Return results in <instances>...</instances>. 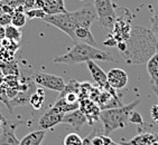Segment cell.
Returning <instances> with one entry per match:
<instances>
[{
  "label": "cell",
  "instance_id": "1",
  "mask_svg": "<svg viewBox=\"0 0 158 145\" xmlns=\"http://www.w3.org/2000/svg\"><path fill=\"white\" fill-rule=\"evenodd\" d=\"M157 50L158 40L154 33L148 28L132 26L121 56L128 65H140L147 63Z\"/></svg>",
  "mask_w": 158,
  "mask_h": 145
},
{
  "label": "cell",
  "instance_id": "2",
  "mask_svg": "<svg viewBox=\"0 0 158 145\" xmlns=\"http://www.w3.org/2000/svg\"><path fill=\"white\" fill-rule=\"evenodd\" d=\"M98 19L97 11L94 6L91 3H86L82 8L75 11H66L56 15H45L42 19L47 24L58 28L60 30L65 33L71 39L75 41L74 31L77 28H89Z\"/></svg>",
  "mask_w": 158,
  "mask_h": 145
},
{
  "label": "cell",
  "instance_id": "3",
  "mask_svg": "<svg viewBox=\"0 0 158 145\" xmlns=\"http://www.w3.org/2000/svg\"><path fill=\"white\" fill-rule=\"evenodd\" d=\"M89 61H116V59L109 53L101 49L86 45L83 42H76L75 45L66 54L54 58V63L74 65L79 63H86Z\"/></svg>",
  "mask_w": 158,
  "mask_h": 145
},
{
  "label": "cell",
  "instance_id": "4",
  "mask_svg": "<svg viewBox=\"0 0 158 145\" xmlns=\"http://www.w3.org/2000/svg\"><path fill=\"white\" fill-rule=\"evenodd\" d=\"M140 102H141L140 100H136L128 105H123L121 107L101 111L100 121L102 123L103 135L109 136L114 131L123 128L129 121L131 112H134V109L139 105Z\"/></svg>",
  "mask_w": 158,
  "mask_h": 145
},
{
  "label": "cell",
  "instance_id": "5",
  "mask_svg": "<svg viewBox=\"0 0 158 145\" xmlns=\"http://www.w3.org/2000/svg\"><path fill=\"white\" fill-rule=\"evenodd\" d=\"M94 9L97 11L98 20L101 27L111 31L116 22L117 14L111 0H94Z\"/></svg>",
  "mask_w": 158,
  "mask_h": 145
},
{
  "label": "cell",
  "instance_id": "6",
  "mask_svg": "<svg viewBox=\"0 0 158 145\" xmlns=\"http://www.w3.org/2000/svg\"><path fill=\"white\" fill-rule=\"evenodd\" d=\"M31 78H33L34 83L40 87L47 88V89L53 92H58V93H61L63 91L64 86L66 84L62 77L53 75V74H48V72H34Z\"/></svg>",
  "mask_w": 158,
  "mask_h": 145
},
{
  "label": "cell",
  "instance_id": "7",
  "mask_svg": "<svg viewBox=\"0 0 158 145\" xmlns=\"http://www.w3.org/2000/svg\"><path fill=\"white\" fill-rule=\"evenodd\" d=\"M131 20L128 19L126 16L117 17L116 22L113 25V28L111 30V36L117 40V42L126 41L129 38L131 31Z\"/></svg>",
  "mask_w": 158,
  "mask_h": 145
},
{
  "label": "cell",
  "instance_id": "8",
  "mask_svg": "<svg viewBox=\"0 0 158 145\" xmlns=\"http://www.w3.org/2000/svg\"><path fill=\"white\" fill-rule=\"evenodd\" d=\"M64 115L61 112H58L55 107H51L46 111L44 114L42 115L38 120V126H40V130L46 131L49 130V128H53L56 125L61 124L62 120H63Z\"/></svg>",
  "mask_w": 158,
  "mask_h": 145
},
{
  "label": "cell",
  "instance_id": "9",
  "mask_svg": "<svg viewBox=\"0 0 158 145\" xmlns=\"http://www.w3.org/2000/svg\"><path fill=\"white\" fill-rule=\"evenodd\" d=\"M79 109L84 114V116L86 117L89 125H93L95 122H98L100 120V113L101 109L99 107L95 102L91 100H80V107Z\"/></svg>",
  "mask_w": 158,
  "mask_h": 145
},
{
  "label": "cell",
  "instance_id": "10",
  "mask_svg": "<svg viewBox=\"0 0 158 145\" xmlns=\"http://www.w3.org/2000/svg\"><path fill=\"white\" fill-rule=\"evenodd\" d=\"M16 124H11L5 118L0 128V145H19V141L15 133Z\"/></svg>",
  "mask_w": 158,
  "mask_h": 145
},
{
  "label": "cell",
  "instance_id": "11",
  "mask_svg": "<svg viewBox=\"0 0 158 145\" xmlns=\"http://www.w3.org/2000/svg\"><path fill=\"white\" fill-rule=\"evenodd\" d=\"M106 82L116 91L122 89L128 84V74L121 68H112L106 72Z\"/></svg>",
  "mask_w": 158,
  "mask_h": 145
},
{
  "label": "cell",
  "instance_id": "12",
  "mask_svg": "<svg viewBox=\"0 0 158 145\" xmlns=\"http://www.w3.org/2000/svg\"><path fill=\"white\" fill-rule=\"evenodd\" d=\"M62 123L71 125L75 131H80L83 125L88 123V121H86V117L84 116V114L80 109H76V111H73V112L64 115Z\"/></svg>",
  "mask_w": 158,
  "mask_h": 145
},
{
  "label": "cell",
  "instance_id": "13",
  "mask_svg": "<svg viewBox=\"0 0 158 145\" xmlns=\"http://www.w3.org/2000/svg\"><path fill=\"white\" fill-rule=\"evenodd\" d=\"M86 66L88 69L91 74L92 78L95 82L98 87H102L104 84H106V72L101 68L94 61H86Z\"/></svg>",
  "mask_w": 158,
  "mask_h": 145
},
{
  "label": "cell",
  "instance_id": "14",
  "mask_svg": "<svg viewBox=\"0 0 158 145\" xmlns=\"http://www.w3.org/2000/svg\"><path fill=\"white\" fill-rule=\"evenodd\" d=\"M158 141V134L149 133V132H143L134 136L128 142L121 143L122 145H150L154 142Z\"/></svg>",
  "mask_w": 158,
  "mask_h": 145
},
{
  "label": "cell",
  "instance_id": "15",
  "mask_svg": "<svg viewBox=\"0 0 158 145\" xmlns=\"http://www.w3.org/2000/svg\"><path fill=\"white\" fill-rule=\"evenodd\" d=\"M42 9L46 15H56L67 11L63 0H43Z\"/></svg>",
  "mask_w": 158,
  "mask_h": 145
},
{
  "label": "cell",
  "instance_id": "16",
  "mask_svg": "<svg viewBox=\"0 0 158 145\" xmlns=\"http://www.w3.org/2000/svg\"><path fill=\"white\" fill-rule=\"evenodd\" d=\"M74 37H75V41H74L75 44L76 42H83V44L93 46V47L98 46L94 37H93L91 30L89 28H77V29H75Z\"/></svg>",
  "mask_w": 158,
  "mask_h": 145
},
{
  "label": "cell",
  "instance_id": "17",
  "mask_svg": "<svg viewBox=\"0 0 158 145\" xmlns=\"http://www.w3.org/2000/svg\"><path fill=\"white\" fill-rule=\"evenodd\" d=\"M146 66L152 86L158 87V50L149 58L146 63Z\"/></svg>",
  "mask_w": 158,
  "mask_h": 145
},
{
  "label": "cell",
  "instance_id": "18",
  "mask_svg": "<svg viewBox=\"0 0 158 145\" xmlns=\"http://www.w3.org/2000/svg\"><path fill=\"white\" fill-rule=\"evenodd\" d=\"M45 131H34V132H31L26 136H24L23 139L19 142V145H40L43 141H44V139H45Z\"/></svg>",
  "mask_w": 158,
  "mask_h": 145
},
{
  "label": "cell",
  "instance_id": "19",
  "mask_svg": "<svg viewBox=\"0 0 158 145\" xmlns=\"http://www.w3.org/2000/svg\"><path fill=\"white\" fill-rule=\"evenodd\" d=\"M44 103H45V93L42 88H37L29 97V104L33 106V108L35 111H40L44 105Z\"/></svg>",
  "mask_w": 158,
  "mask_h": 145
},
{
  "label": "cell",
  "instance_id": "20",
  "mask_svg": "<svg viewBox=\"0 0 158 145\" xmlns=\"http://www.w3.org/2000/svg\"><path fill=\"white\" fill-rule=\"evenodd\" d=\"M53 107H55V108L57 109L58 112H61L62 114H67V113H71V112H73V111L79 109L80 103L69 104L64 98H57Z\"/></svg>",
  "mask_w": 158,
  "mask_h": 145
},
{
  "label": "cell",
  "instance_id": "21",
  "mask_svg": "<svg viewBox=\"0 0 158 145\" xmlns=\"http://www.w3.org/2000/svg\"><path fill=\"white\" fill-rule=\"evenodd\" d=\"M6 29V38L8 40H11V41L18 42L21 40V37H23V33H21L20 28H17L12 25H9L5 27Z\"/></svg>",
  "mask_w": 158,
  "mask_h": 145
},
{
  "label": "cell",
  "instance_id": "22",
  "mask_svg": "<svg viewBox=\"0 0 158 145\" xmlns=\"http://www.w3.org/2000/svg\"><path fill=\"white\" fill-rule=\"evenodd\" d=\"M80 85H81V83H79L77 80H75V79H70V82L65 84L63 91L60 93V96H58L57 98H62V97H64L69 93L79 94L80 93Z\"/></svg>",
  "mask_w": 158,
  "mask_h": 145
},
{
  "label": "cell",
  "instance_id": "23",
  "mask_svg": "<svg viewBox=\"0 0 158 145\" xmlns=\"http://www.w3.org/2000/svg\"><path fill=\"white\" fill-rule=\"evenodd\" d=\"M0 69L1 72L5 74V76H19V69H18V65L15 61H11V63H2L0 64Z\"/></svg>",
  "mask_w": 158,
  "mask_h": 145
},
{
  "label": "cell",
  "instance_id": "24",
  "mask_svg": "<svg viewBox=\"0 0 158 145\" xmlns=\"http://www.w3.org/2000/svg\"><path fill=\"white\" fill-rule=\"evenodd\" d=\"M27 19L25 11H15L11 16V25L17 28H23L27 22Z\"/></svg>",
  "mask_w": 158,
  "mask_h": 145
},
{
  "label": "cell",
  "instance_id": "25",
  "mask_svg": "<svg viewBox=\"0 0 158 145\" xmlns=\"http://www.w3.org/2000/svg\"><path fill=\"white\" fill-rule=\"evenodd\" d=\"M92 88H93V86L90 83L88 82L81 83V85H80V93H79L80 100L90 98V94L92 92Z\"/></svg>",
  "mask_w": 158,
  "mask_h": 145
},
{
  "label": "cell",
  "instance_id": "26",
  "mask_svg": "<svg viewBox=\"0 0 158 145\" xmlns=\"http://www.w3.org/2000/svg\"><path fill=\"white\" fill-rule=\"evenodd\" d=\"M83 139L77 133L67 134L64 139V145H82Z\"/></svg>",
  "mask_w": 158,
  "mask_h": 145
},
{
  "label": "cell",
  "instance_id": "27",
  "mask_svg": "<svg viewBox=\"0 0 158 145\" xmlns=\"http://www.w3.org/2000/svg\"><path fill=\"white\" fill-rule=\"evenodd\" d=\"M14 59H15V53L10 52V50L1 46L0 47V61L7 64L14 61Z\"/></svg>",
  "mask_w": 158,
  "mask_h": 145
},
{
  "label": "cell",
  "instance_id": "28",
  "mask_svg": "<svg viewBox=\"0 0 158 145\" xmlns=\"http://www.w3.org/2000/svg\"><path fill=\"white\" fill-rule=\"evenodd\" d=\"M26 16H27L28 19H34V18H38L42 20L44 17H45V12L43 11V9H36V8H34V9H29V10H26Z\"/></svg>",
  "mask_w": 158,
  "mask_h": 145
},
{
  "label": "cell",
  "instance_id": "29",
  "mask_svg": "<svg viewBox=\"0 0 158 145\" xmlns=\"http://www.w3.org/2000/svg\"><path fill=\"white\" fill-rule=\"evenodd\" d=\"M0 45L2 46V47H5V48H7L8 50H10V52L15 53L18 50L19 48V44L18 42H15V41H11V40H8L7 38H5V39L1 41V44Z\"/></svg>",
  "mask_w": 158,
  "mask_h": 145
},
{
  "label": "cell",
  "instance_id": "30",
  "mask_svg": "<svg viewBox=\"0 0 158 145\" xmlns=\"http://www.w3.org/2000/svg\"><path fill=\"white\" fill-rule=\"evenodd\" d=\"M150 30L154 33V35H157L158 33V1L152 17V28H150Z\"/></svg>",
  "mask_w": 158,
  "mask_h": 145
},
{
  "label": "cell",
  "instance_id": "31",
  "mask_svg": "<svg viewBox=\"0 0 158 145\" xmlns=\"http://www.w3.org/2000/svg\"><path fill=\"white\" fill-rule=\"evenodd\" d=\"M129 122L130 123H132V124H143V116L140 115V113L136 112V111H134V112H131L130 116H129Z\"/></svg>",
  "mask_w": 158,
  "mask_h": 145
},
{
  "label": "cell",
  "instance_id": "32",
  "mask_svg": "<svg viewBox=\"0 0 158 145\" xmlns=\"http://www.w3.org/2000/svg\"><path fill=\"white\" fill-rule=\"evenodd\" d=\"M64 100H66L69 104H75V103H80V97H79V94L76 93H69L66 94L64 97H62Z\"/></svg>",
  "mask_w": 158,
  "mask_h": 145
},
{
  "label": "cell",
  "instance_id": "33",
  "mask_svg": "<svg viewBox=\"0 0 158 145\" xmlns=\"http://www.w3.org/2000/svg\"><path fill=\"white\" fill-rule=\"evenodd\" d=\"M11 14H1L0 15V25L3 26V27H7L11 25Z\"/></svg>",
  "mask_w": 158,
  "mask_h": 145
},
{
  "label": "cell",
  "instance_id": "34",
  "mask_svg": "<svg viewBox=\"0 0 158 145\" xmlns=\"http://www.w3.org/2000/svg\"><path fill=\"white\" fill-rule=\"evenodd\" d=\"M117 44H118V42H117V40L111 36V33L106 37V39L103 41V45L108 46V47H117Z\"/></svg>",
  "mask_w": 158,
  "mask_h": 145
},
{
  "label": "cell",
  "instance_id": "35",
  "mask_svg": "<svg viewBox=\"0 0 158 145\" xmlns=\"http://www.w3.org/2000/svg\"><path fill=\"white\" fill-rule=\"evenodd\" d=\"M150 116L156 123H158V104H154L150 108Z\"/></svg>",
  "mask_w": 158,
  "mask_h": 145
},
{
  "label": "cell",
  "instance_id": "36",
  "mask_svg": "<svg viewBox=\"0 0 158 145\" xmlns=\"http://www.w3.org/2000/svg\"><path fill=\"white\" fill-rule=\"evenodd\" d=\"M5 38H6V29H5L3 26L0 25V44H1V41H2Z\"/></svg>",
  "mask_w": 158,
  "mask_h": 145
},
{
  "label": "cell",
  "instance_id": "37",
  "mask_svg": "<svg viewBox=\"0 0 158 145\" xmlns=\"http://www.w3.org/2000/svg\"><path fill=\"white\" fill-rule=\"evenodd\" d=\"M82 145H92L91 144V134H89L88 136H85L83 139V144Z\"/></svg>",
  "mask_w": 158,
  "mask_h": 145
},
{
  "label": "cell",
  "instance_id": "38",
  "mask_svg": "<svg viewBox=\"0 0 158 145\" xmlns=\"http://www.w3.org/2000/svg\"><path fill=\"white\" fill-rule=\"evenodd\" d=\"M3 83H5V74L0 69V85L3 84Z\"/></svg>",
  "mask_w": 158,
  "mask_h": 145
},
{
  "label": "cell",
  "instance_id": "39",
  "mask_svg": "<svg viewBox=\"0 0 158 145\" xmlns=\"http://www.w3.org/2000/svg\"><path fill=\"white\" fill-rule=\"evenodd\" d=\"M152 91H154V93H155V95L158 98V87L157 86H152Z\"/></svg>",
  "mask_w": 158,
  "mask_h": 145
},
{
  "label": "cell",
  "instance_id": "40",
  "mask_svg": "<svg viewBox=\"0 0 158 145\" xmlns=\"http://www.w3.org/2000/svg\"><path fill=\"white\" fill-rule=\"evenodd\" d=\"M108 145H122V144L121 143H116V142H113V141H111V142H109Z\"/></svg>",
  "mask_w": 158,
  "mask_h": 145
},
{
  "label": "cell",
  "instance_id": "41",
  "mask_svg": "<svg viewBox=\"0 0 158 145\" xmlns=\"http://www.w3.org/2000/svg\"><path fill=\"white\" fill-rule=\"evenodd\" d=\"M150 145H158V141H157V142H154L152 144H150Z\"/></svg>",
  "mask_w": 158,
  "mask_h": 145
},
{
  "label": "cell",
  "instance_id": "42",
  "mask_svg": "<svg viewBox=\"0 0 158 145\" xmlns=\"http://www.w3.org/2000/svg\"><path fill=\"white\" fill-rule=\"evenodd\" d=\"M155 36H156V38H157V40H158V33H157V35H155Z\"/></svg>",
  "mask_w": 158,
  "mask_h": 145
},
{
  "label": "cell",
  "instance_id": "43",
  "mask_svg": "<svg viewBox=\"0 0 158 145\" xmlns=\"http://www.w3.org/2000/svg\"><path fill=\"white\" fill-rule=\"evenodd\" d=\"M0 102H1V95H0Z\"/></svg>",
  "mask_w": 158,
  "mask_h": 145
},
{
  "label": "cell",
  "instance_id": "44",
  "mask_svg": "<svg viewBox=\"0 0 158 145\" xmlns=\"http://www.w3.org/2000/svg\"><path fill=\"white\" fill-rule=\"evenodd\" d=\"M81 1H83V0H81Z\"/></svg>",
  "mask_w": 158,
  "mask_h": 145
},
{
  "label": "cell",
  "instance_id": "45",
  "mask_svg": "<svg viewBox=\"0 0 158 145\" xmlns=\"http://www.w3.org/2000/svg\"><path fill=\"white\" fill-rule=\"evenodd\" d=\"M1 1H2V0H1Z\"/></svg>",
  "mask_w": 158,
  "mask_h": 145
}]
</instances>
